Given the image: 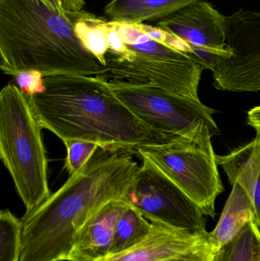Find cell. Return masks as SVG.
<instances>
[{"label":"cell","mask_w":260,"mask_h":261,"mask_svg":"<svg viewBox=\"0 0 260 261\" xmlns=\"http://www.w3.org/2000/svg\"><path fill=\"white\" fill-rule=\"evenodd\" d=\"M137 153L153 161L206 216L215 219V201L224 187L212 144L182 138L168 144L143 146Z\"/></svg>","instance_id":"6"},{"label":"cell","mask_w":260,"mask_h":261,"mask_svg":"<svg viewBox=\"0 0 260 261\" xmlns=\"http://www.w3.org/2000/svg\"><path fill=\"white\" fill-rule=\"evenodd\" d=\"M41 128L63 142L96 143L104 151L137 152L185 137L151 128L99 76L56 75L44 77V90L27 96Z\"/></svg>","instance_id":"1"},{"label":"cell","mask_w":260,"mask_h":261,"mask_svg":"<svg viewBox=\"0 0 260 261\" xmlns=\"http://www.w3.org/2000/svg\"><path fill=\"white\" fill-rule=\"evenodd\" d=\"M71 13L79 38L100 62L107 66L108 21L85 11Z\"/></svg>","instance_id":"17"},{"label":"cell","mask_w":260,"mask_h":261,"mask_svg":"<svg viewBox=\"0 0 260 261\" xmlns=\"http://www.w3.org/2000/svg\"><path fill=\"white\" fill-rule=\"evenodd\" d=\"M64 7L70 12H79L82 11L85 6V0H61Z\"/></svg>","instance_id":"23"},{"label":"cell","mask_w":260,"mask_h":261,"mask_svg":"<svg viewBox=\"0 0 260 261\" xmlns=\"http://www.w3.org/2000/svg\"><path fill=\"white\" fill-rule=\"evenodd\" d=\"M125 200L151 222H160L194 236L209 237L201 208L146 156Z\"/></svg>","instance_id":"7"},{"label":"cell","mask_w":260,"mask_h":261,"mask_svg":"<svg viewBox=\"0 0 260 261\" xmlns=\"http://www.w3.org/2000/svg\"><path fill=\"white\" fill-rule=\"evenodd\" d=\"M227 58L212 69L213 85L221 91H260V11L241 10L225 15Z\"/></svg>","instance_id":"8"},{"label":"cell","mask_w":260,"mask_h":261,"mask_svg":"<svg viewBox=\"0 0 260 261\" xmlns=\"http://www.w3.org/2000/svg\"><path fill=\"white\" fill-rule=\"evenodd\" d=\"M230 185L239 180L250 193L254 210V222L260 231V137L226 155H216Z\"/></svg>","instance_id":"13"},{"label":"cell","mask_w":260,"mask_h":261,"mask_svg":"<svg viewBox=\"0 0 260 261\" xmlns=\"http://www.w3.org/2000/svg\"><path fill=\"white\" fill-rule=\"evenodd\" d=\"M22 220L10 210L0 213V261H21L22 251Z\"/></svg>","instance_id":"19"},{"label":"cell","mask_w":260,"mask_h":261,"mask_svg":"<svg viewBox=\"0 0 260 261\" xmlns=\"http://www.w3.org/2000/svg\"><path fill=\"white\" fill-rule=\"evenodd\" d=\"M198 0H111L104 9L111 21L140 24L159 21Z\"/></svg>","instance_id":"15"},{"label":"cell","mask_w":260,"mask_h":261,"mask_svg":"<svg viewBox=\"0 0 260 261\" xmlns=\"http://www.w3.org/2000/svg\"><path fill=\"white\" fill-rule=\"evenodd\" d=\"M152 227L151 221L128 205L116 225L109 256L120 254L140 243L151 232Z\"/></svg>","instance_id":"16"},{"label":"cell","mask_w":260,"mask_h":261,"mask_svg":"<svg viewBox=\"0 0 260 261\" xmlns=\"http://www.w3.org/2000/svg\"><path fill=\"white\" fill-rule=\"evenodd\" d=\"M232 186V193L218 223L209 233L208 240L214 254L232 242L254 219L253 202L246 187L239 180H235Z\"/></svg>","instance_id":"14"},{"label":"cell","mask_w":260,"mask_h":261,"mask_svg":"<svg viewBox=\"0 0 260 261\" xmlns=\"http://www.w3.org/2000/svg\"><path fill=\"white\" fill-rule=\"evenodd\" d=\"M256 261H260V249L257 257H256Z\"/></svg>","instance_id":"26"},{"label":"cell","mask_w":260,"mask_h":261,"mask_svg":"<svg viewBox=\"0 0 260 261\" xmlns=\"http://www.w3.org/2000/svg\"><path fill=\"white\" fill-rule=\"evenodd\" d=\"M116 96L143 123L154 129L211 145L219 133L216 112L200 99L176 94L154 86L108 81Z\"/></svg>","instance_id":"5"},{"label":"cell","mask_w":260,"mask_h":261,"mask_svg":"<svg viewBox=\"0 0 260 261\" xmlns=\"http://www.w3.org/2000/svg\"><path fill=\"white\" fill-rule=\"evenodd\" d=\"M133 248L102 261H174L211 248L208 237L194 236L160 222Z\"/></svg>","instance_id":"11"},{"label":"cell","mask_w":260,"mask_h":261,"mask_svg":"<svg viewBox=\"0 0 260 261\" xmlns=\"http://www.w3.org/2000/svg\"><path fill=\"white\" fill-rule=\"evenodd\" d=\"M213 254L214 253L212 252L211 248H209L206 251H201V252L194 254V255L186 257V258L174 261H212Z\"/></svg>","instance_id":"24"},{"label":"cell","mask_w":260,"mask_h":261,"mask_svg":"<svg viewBox=\"0 0 260 261\" xmlns=\"http://www.w3.org/2000/svg\"><path fill=\"white\" fill-rule=\"evenodd\" d=\"M18 88L27 96L44 90V76L38 72H24L15 76Z\"/></svg>","instance_id":"21"},{"label":"cell","mask_w":260,"mask_h":261,"mask_svg":"<svg viewBox=\"0 0 260 261\" xmlns=\"http://www.w3.org/2000/svg\"><path fill=\"white\" fill-rule=\"evenodd\" d=\"M102 79L154 86L176 94L199 99L198 87L204 67L191 54L174 58H147L130 53L107 54Z\"/></svg>","instance_id":"9"},{"label":"cell","mask_w":260,"mask_h":261,"mask_svg":"<svg viewBox=\"0 0 260 261\" xmlns=\"http://www.w3.org/2000/svg\"><path fill=\"white\" fill-rule=\"evenodd\" d=\"M260 249V231L254 219L230 243L213 254L212 261H256Z\"/></svg>","instance_id":"18"},{"label":"cell","mask_w":260,"mask_h":261,"mask_svg":"<svg viewBox=\"0 0 260 261\" xmlns=\"http://www.w3.org/2000/svg\"><path fill=\"white\" fill-rule=\"evenodd\" d=\"M44 1L58 13L65 14L68 12L64 7L61 0H44Z\"/></svg>","instance_id":"25"},{"label":"cell","mask_w":260,"mask_h":261,"mask_svg":"<svg viewBox=\"0 0 260 261\" xmlns=\"http://www.w3.org/2000/svg\"><path fill=\"white\" fill-rule=\"evenodd\" d=\"M0 69L17 76L102 77L107 66L79 38L72 13L61 14L44 0H0Z\"/></svg>","instance_id":"3"},{"label":"cell","mask_w":260,"mask_h":261,"mask_svg":"<svg viewBox=\"0 0 260 261\" xmlns=\"http://www.w3.org/2000/svg\"><path fill=\"white\" fill-rule=\"evenodd\" d=\"M126 152L91 161L38 208L24 214L21 261H67L83 225L113 201L125 200L139 169Z\"/></svg>","instance_id":"2"},{"label":"cell","mask_w":260,"mask_h":261,"mask_svg":"<svg viewBox=\"0 0 260 261\" xmlns=\"http://www.w3.org/2000/svg\"><path fill=\"white\" fill-rule=\"evenodd\" d=\"M157 26L187 44L205 70L212 71L218 59L230 55L226 44L225 15L204 0L185 6L157 21Z\"/></svg>","instance_id":"10"},{"label":"cell","mask_w":260,"mask_h":261,"mask_svg":"<svg viewBox=\"0 0 260 261\" xmlns=\"http://www.w3.org/2000/svg\"><path fill=\"white\" fill-rule=\"evenodd\" d=\"M67 148L65 167L70 176L81 171L89 163L98 148L96 143L80 140H71L64 143Z\"/></svg>","instance_id":"20"},{"label":"cell","mask_w":260,"mask_h":261,"mask_svg":"<svg viewBox=\"0 0 260 261\" xmlns=\"http://www.w3.org/2000/svg\"><path fill=\"white\" fill-rule=\"evenodd\" d=\"M129 204L113 201L91 218L73 240L67 261H102L110 255L114 230Z\"/></svg>","instance_id":"12"},{"label":"cell","mask_w":260,"mask_h":261,"mask_svg":"<svg viewBox=\"0 0 260 261\" xmlns=\"http://www.w3.org/2000/svg\"><path fill=\"white\" fill-rule=\"evenodd\" d=\"M247 124L256 132V136L260 137V106L251 109L247 113Z\"/></svg>","instance_id":"22"},{"label":"cell","mask_w":260,"mask_h":261,"mask_svg":"<svg viewBox=\"0 0 260 261\" xmlns=\"http://www.w3.org/2000/svg\"><path fill=\"white\" fill-rule=\"evenodd\" d=\"M41 126L27 95L9 84L0 92V158L29 214L50 193Z\"/></svg>","instance_id":"4"}]
</instances>
